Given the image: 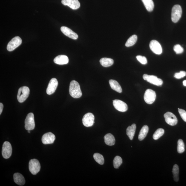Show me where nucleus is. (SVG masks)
Segmentation results:
<instances>
[{
	"label": "nucleus",
	"instance_id": "f257e3e1",
	"mask_svg": "<svg viewBox=\"0 0 186 186\" xmlns=\"http://www.w3.org/2000/svg\"><path fill=\"white\" fill-rule=\"evenodd\" d=\"M69 92L71 96L74 98H79L82 96V93L78 83L73 81L70 84Z\"/></svg>",
	"mask_w": 186,
	"mask_h": 186
},
{
	"label": "nucleus",
	"instance_id": "f03ea898",
	"mask_svg": "<svg viewBox=\"0 0 186 186\" xmlns=\"http://www.w3.org/2000/svg\"><path fill=\"white\" fill-rule=\"evenodd\" d=\"M29 88L26 86H23L19 88L17 96L18 101L22 103L27 99L29 95Z\"/></svg>",
	"mask_w": 186,
	"mask_h": 186
},
{
	"label": "nucleus",
	"instance_id": "7ed1b4c3",
	"mask_svg": "<svg viewBox=\"0 0 186 186\" xmlns=\"http://www.w3.org/2000/svg\"><path fill=\"white\" fill-rule=\"evenodd\" d=\"M182 14L181 7L179 5H175L172 10L171 19L173 22L176 23L178 22Z\"/></svg>",
	"mask_w": 186,
	"mask_h": 186
},
{
	"label": "nucleus",
	"instance_id": "20e7f679",
	"mask_svg": "<svg viewBox=\"0 0 186 186\" xmlns=\"http://www.w3.org/2000/svg\"><path fill=\"white\" fill-rule=\"evenodd\" d=\"M25 128L27 130H31L35 128V122L34 115L33 113H30L27 115L25 120Z\"/></svg>",
	"mask_w": 186,
	"mask_h": 186
},
{
	"label": "nucleus",
	"instance_id": "39448f33",
	"mask_svg": "<svg viewBox=\"0 0 186 186\" xmlns=\"http://www.w3.org/2000/svg\"><path fill=\"white\" fill-rule=\"evenodd\" d=\"M40 164L38 160L36 159L31 160L29 163V169L30 172L33 175H36L40 171Z\"/></svg>",
	"mask_w": 186,
	"mask_h": 186
},
{
	"label": "nucleus",
	"instance_id": "423d86ee",
	"mask_svg": "<svg viewBox=\"0 0 186 186\" xmlns=\"http://www.w3.org/2000/svg\"><path fill=\"white\" fill-rule=\"evenodd\" d=\"M143 78L145 81L157 86H161L163 84L162 80L158 78L156 76L149 75L145 74L143 75Z\"/></svg>",
	"mask_w": 186,
	"mask_h": 186
},
{
	"label": "nucleus",
	"instance_id": "0eeeda50",
	"mask_svg": "<svg viewBox=\"0 0 186 186\" xmlns=\"http://www.w3.org/2000/svg\"><path fill=\"white\" fill-rule=\"evenodd\" d=\"M156 97V92L153 90L148 89L145 92L144 99L147 104H152L154 102Z\"/></svg>",
	"mask_w": 186,
	"mask_h": 186
},
{
	"label": "nucleus",
	"instance_id": "6e6552de",
	"mask_svg": "<svg viewBox=\"0 0 186 186\" xmlns=\"http://www.w3.org/2000/svg\"><path fill=\"white\" fill-rule=\"evenodd\" d=\"M12 148L11 144L9 142L5 141L2 146V153L4 158L7 159L11 156Z\"/></svg>",
	"mask_w": 186,
	"mask_h": 186
},
{
	"label": "nucleus",
	"instance_id": "1a4fd4ad",
	"mask_svg": "<svg viewBox=\"0 0 186 186\" xmlns=\"http://www.w3.org/2000/svg\"><path fill=\"white\" fill-rule=\"evenodd\" d=\"M22 43V40L21 38L17 36L12 38L8 44L7 50L9 51H13Z\"/></svg>",
	"mask_w": 186,
	"mask_h": 186
},
{
	"label": "nucleus",
	"instance_id": "9d476101",
	"mask_svg": "<svg viewBox=\"0 0 186 186\" xmlns=\"http://www.w3.org/2000/svg\"><path fill=\"white\" fill-rule=\"evenodd\" d=\"M94 115L91 113H88L84 116L82 119V123L86 127H90L94 125Z\"/></svg>",
	"mask_w": 186,
	"mask_h": 186
},
{
	"label": "nucleus",
	"instance_id": "9b49d317",
	"mask_svg": "<svg viewBox=\"0 0 186 186\" xmlns=\"http://www.w3.org/2000/svg\"><path fill=\"white\" fill-rule=\"evenodd\" d=\"M113 104L115 109L119 112H125L128 110L127 105L122 101L117 99L114 100Z\"/></svg>",
	"mask_w": 186,
	"mask_h": 186
},
{
	"label": "nucleus",
	"instance_id": "f8f14e48",
	"mask_svg": "<svg viewBox=\"0 0 186 186\" xmlns=\"http://www.w3.org/2000/svg\"><path fill=\"white\" fill-rule=\"evenodd\" d=\"M164 117L166 122L169 125L174 126L177 123V119L172 112H168L164 114Z\"/></svg>",
	"mask_w": 186,
	"mask_h": 186
},
{
	"label": "nucleus",
	"instance_id": "ddd939ff",
	"mask_svg": "<svg viewBox=\"0 0 186 186\" xmlns=\"http://www.w3.org/2000/svg\"><path fill=\"white\" fill-rule=\"evenodd\" d=\"M150 47L151 50L157 55H160L162 52V46L157 40H152L150 43Z\"/></svg>",
	"mask_w": 186,
	"mask_h": 186
},
{
	"label": "nucleus",
	"instance_id": "4468645a",
	"mask_svg": "<svg viewBox=\"0 0 186 186\" xmlns=\"http://www.w3.org/2000/svg\"><path fill=\"white\" fill-rule=\"evenodd\" d=\"M58 85V81L56 79L53 78L51 79L46 90V94L48 95L53 94L55 92Z\"/></svg>",
	"mask_w": 186,
	"mask_h": 186
},
{
	"label": "nucleus",
	"instance_id": "2eb2a0df",
	"mask_svg": "<svg viewBox=\"0 0 186 186\" xmlns=\"http://www.w3.org/2000/svg\"><path fill=\"white\" fill-rule=\"evenodd\" d=\"M56 139L55 135L50 132L44 134L42 138V143L44 144H52Z\"/></svg>",
	"mask_w": 186,
	"mask_h": 186
},
{
	"label": "nucleus",
	"instance_id": "dca6fc26",
	"mask_svg": "<svg viewBox=\"0 0 186 186\" xmlns=\"http://www.w3.org/2000/svg\"><path fill=\"white\" fill-rule=\"evenodd\" d=\"M62 3L74 10L79 8L80 3L78 0H62Z\"/></svg>",
	"mask_w": 186,
	"mask_h": 186
},
{
	"label": "nucleus",
	"instance_id": "f3484780",
	"mask_svg": "<svg viewBox=\"0 0 186 186\" xmlns=\"http://www.w3.org/2000/svg\"><path fill=\"white\" fill-rule=\"evenodd\" d=\"M61 30L64 35L72 39L76 40L78 38V35L77 33L68 27H62L61 28Z\"/></svg>",
	"mask_w": 186,
	"mask_h": 186
},
{
	"label": "nucleus",
	"instance_id": "a211bd4d",
	"mask_svg": "<svg viewBox=\"0 0 186 186\" xmlns=\"http://www.w3.org/2000/svg\"><path fill=\"white\" fill-rule=\"evenodd\" d=\"M54 63L59 65H63L68 64L69 59L68 57L66 55H60L56 57L54 59Z\"/></svg>",
	"mask_w": 186,
	"mask_h": 186
},
{
	"label": "nucleus",
	"instance_id": "6ab92c4d",
	"mask_svg": "<svg viewBox=\"0 0 186 186\" xmlns=\"http://www.w3.org/2000/svg\"><path fill=\"white\" fill-rule=\"evenodd\" d=\"M14 182L20 186L24 185L25 183V178L23 176L19 173H15L14 175Z\"/></svg>",
	"mask_w": 186,
	"mask_h": 186
},
{
	"label": "nucleus",
	"instance_id": "aec40b11",
	"mask_svg": "<svg viewBox=\"0 0 186 186\" xmlns=\"http://www.w3.org/2000/svg\"><path fill=\"white\" fill-rule=\"evenodd\" d=\"M105 142L108 146H112L115 143V137L111 133H108L104 137Z\"/></svg>",
	"mask_w": 186,
	"mask_h": 186
},
{
	"label": "nucleus",
	"instance_id": "412c9836",
	"mask_svg": "<svg viewBox=\"0 0 186 186\" xmlns=\"http://www.w3.org/2000/svg\"><path fill=\"white\" fill-rule=\"evenodd\" d=\"M136 129V125L135 124H133L131 126H129L126 129V134L130 140H133Z\"/></svg>",
	"mask_w": 186,
	"mask_h": 186
},
{
	"label": "nucleus",
	"instance_id": "4be33fe9",
	"mask_svg": "<svg viewBox=\"0 0 186 186\" xmlns=\"http://www.w3.org/2000/svg\"><path fill=\"white\" fill-rule=\"evenodd\" d=\"M109 83L111 88L113 90L119 93L122 92V88L117 81L111 79L109 80Z\"/></svg>",
	"mask_w": 186,
	"mask_h": 186
},
{
	"label": "nucleus",
	"instance_id": "5701e85b",
	"mask_svg": "<svg viewBox=\"0 0 186 186\" xmlns=\"http://www.w3.org/2000/svg\"><path fill=\"white\" fill-rule=\"evenodd\" d=\"M149 131V127L147 125L144 126L140 132L138 139L140 141L143 140L145 138Z\"/></svg>",
	"mask_w": 186,
	"mask_h": 186
},
{
	"label": "nucleus",
	"instance_id": "b1692460",
	"mask_svg": "<svg viewBox=\"0 0 186 186\" xmlns=\"http://www.w3.org/2000/svg\"><path fill=\"white\" fill-rule=\"evenodd\" d=\"M100 62L101 64L105 67L112 66L114 63V61L112 59L107 58H102L100 59Z\"/></svg>",
	"mask_w": 186,
	"mask_h": 186
},
{
	"label": "nucleus",
	"instance_id": "393cba45",
	"mask_svg": "<svg viewBox=\"0 0 186 186\" xmlns=\"http://www.w3.org/2000/svg\"><path fill=\"white\" fill-rule=\"evenodd\" d=\"M145 7L148 12L153 11L154 8V4L152 0H142Z\"/></svg>",
	"mask_w": 186,
	"mask_h": 186
},
{
	"label": "nucleus",
	"instance_id": "a878e982",
	"mask_svg": "<svg viewBox=\"0 0 186 186\" xmlns=\"http://www.w3.org/2000/svg\"><path fill=\"white\" fill-rule=\"evenodd\" d=\"M137 36L136 35H133L129 38L126 41L125 45L127 47H129L133 46L136 42L137 40Z\"/></svg>",
	"mask_w": 186,
	"mask_h": 186
},
{
	"label": "nucleus",
	"instance_id": "bb28decb",
	"mask_svg": "<svg viewBox=\"0 0 186 186\" xmlns=\"http://www.w3.org/2000/svg\"><path fill=\"white\" fill-rule=\"evenodd\" d=\"M179 167L177 164H175L173 167L172 172L174 175V179L175 181L177 182L179 180Z\"/></svg>",
	"mask_w": 186,
	"mask_h": 186
},
{
	"label": "nucleus",
	"instance_id": "cd10ccee",
	"mask_svg": "<svg viewBox=\"0 0 186 186\" xmlns=\"http://www.w3.org/2000/svg\"><path fill=\"white\" fill-rule=\"evenodd\" d=\"M94 157L95 161L100 165L104 164V157L102 155L99 153H95L94 155Z\"/></svg>",
	"mask_w": 186,
	"mask_h": 186
},
{
	"label": "nucleus",
	"instance_id": "c85d7f7f",
	"mask_svg": "<svg viewBox=\"0 0 186 186\" xmlns=\"http://www.w3.org/2000/svg\"><path fill=\"white\" fill-rule=\"evenodd\" d=\"M164 133V129L162 128L157 129L153 134V139L155 140H157L163 135Z\"/></svg>",
	"mask_w": 186,
	"mask_h": 186
},
{
	"label": "nucleus",
	"instance_id": "c756f323",
	"mask_svg": "<svg viewBox=\"0 0 186 186\" xmlns=\"http://www.w3.org/2000/svg\"><path fill=\"white\" fill-rule=\"evenodd\" d=\"M177 151L179 153H182L185 151L184 144L182 139H180L178 141Z\"/></svg>",
	"mask_w": 186,
	"mask_h": 186
},
{
	"label": "nucleus",
	"instance_id": "7c9ffc66",
	"mask_svg": "<svg viewBox=\"0 0 186 186\" xmlns=\"http://www.w3.org/2000/svg\"><path fill=\"white\" fill-rule=\"evenodd\" d=\"M122 163V160L119 156H116L113 161V164L114 167L115 169H118Z\"/></svg>",
	"mask_w": 186,
	"mask_h": 186
},
{
	"label": "nucleus",
	"instance_id": "2f4dec72",
	"mask_svg": "<svg viewBox=\"0 0 186 186\" xmlns=\"http://www.w3.org/2000/svg\"><path fill=\"white\" fill-rule=\"evenodd\" d=\"M174 50L177 54L182 53L184 51V49L179 45H175L174 47Z\"/></svg>",
	"mask_w": 186,
	"mask_h": 186
},
{
	"label": "nucleus",
	"instance_id": "473e14b6",
	"mask_svg": "<svg viewBox=\"0 0 186 186\" xmlns=\"http://www.w3.org/2000/svg\"><path fill=\"white\" fill-rule=\"evenodd\" d=\"M136 59L139 61L143 64H146L147 63V59L146 57L140 55L137 56L136 57Z\"/></svg>",
	"mask_w": 186,
	"mask_h": 186
},
{
	"label": "nucleus",
	"instance_id": "72a5a7b5",
	"mask_svg": "<svg viewBox=\"0 0 186 186\" xmlns=\"http://www.w3.org/2000/svg\"><path fill=\"white\" fill-rule=\"evenodd\" d=\"M186 76V72L184 71H180L179 73H175L174 75L175 78L180 79Z\"/></svg>",
	"mask_w": 186,
	"mask_h": 186
},
{
	"label": "nucleus",
	"instance_id": "f704fd0d",
	"mask_svg": "<svg viewBox=\"0 0 186 186\" xmlns=\"http://www.w3.org/2000/svg\"><path fill=\"white\" fill-rule=\"evenodd\" d=\"M178 111L182 119L186 122V112L185 110L178 108Z\"/></svg>",
	"mask_w": 186,
	"mask_h": 186
},
{
	"label": "nucleus",
	"instance_id": "c9c22d12",
	"mask_svg": "<svg viewBox=\"0 0 186 186\" xmlns=\"http://www.w3.org/2000/svg\"><path fill=\"white\" fill-rule=\"evenodd\" d=\"M4 105L2 103H0V115H1L3 110Z\"/></svg>",
	"mask_w": 186,
	"mask_h": 186
},
{
	"label": "nucleus",
	"instance_id": "e433bc0d",
	"mask_svg": "<svg viewBox=\"0 0 186 186\" xmlns=\"http://www.w3.org/2000/svg\"><path fill=\"white\" fill-rule=\"evenodd\" d=\"M183 84L184 86H186V80L183 81Z\"/></svg>",
	"mask_w": 186,
	"mask_h": 186
},
{
	"label": "nucleus",
	"instance_id": "4c0bfd02",
	"mask_svg": "<svg viewBox=\"0 0 186 186\" xmlns=\"http://www.w3.org/2000/svg\"><path fill=\"white\" fill-rule=\"evenodd\" d=\"M30 130H28V133H30Z\"/></svg>",
	"mask_w": 186,
	"mask_h": 186
}]
</instances>
